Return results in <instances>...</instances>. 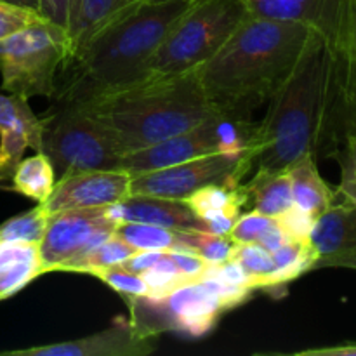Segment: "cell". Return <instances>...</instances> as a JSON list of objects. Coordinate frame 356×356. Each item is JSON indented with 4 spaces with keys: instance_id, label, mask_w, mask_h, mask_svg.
Segmentation results:
<instances>
[{
    "instance_id": "cell-1",
    "label": "cell",
    "mask_w": 356,
    "mask_h": 356,
    "mask_svg": "<svg viewBox=\"0 0 356 356\" xmlns=\"http://www.w3.org/2000/svg\"><path fill=\"white\" fill-rule=\"evenodd\" d=\"M195 0H136L104 23L59 73L56 104H79L148 79L163 38Z\"/></svg>"
},
{
    "instance_id": "cell-2",
    "label": "cell",
    "mask_w": 356,
    "mask_h": 356,
    "mask_svg": "<svg viewBox=\"0 0 356 356\" xmlns=\"http://www.w3.org/2000/svg\"><path fill=\"white\" fill-rule=\"evenodd\" d=\"M316 33L312 24L250 14L197 68L205 96L219 113L249 118V111L270 99L287 79Z\"/></svg>"
},
{
    "instance_id": "cell-3",
    "label": "cell",
    "mask_w": 356,
    "mask_h": 356,
    "mask_svg": "<svg viewBox=\"0 0 356 356\" xmlns=\"http://www.w3.org/2000/svg\"><path fill=\"white\" fill-rule=\"evenodd\" d=\"M334 70L336 56L318 31L271 94L266 115L257 122L254 172H284L306 153L316 156L323 149Z\"/></svg>"
},
{
    "instance_id": "cell-4",
    "label": "cell",
    "mask_w": 356,
    "mask_h": 356,
    "mask_svg": "<svg viewBox=\"0 0 356 356\" xmlns=\"http://www.w3.org/2000/svg\"><path fill=\"white\" fill-rule=\"evenodd\" d=\"M76 106L108 129L124 155L188 131L219 113L205 96L197 70L152 76Z\"/></svg>"
},
{
    "instance_id": "cell-5",
    "label": "cell",
    "mask_w": 356,
    "mask_h": 356,
    "mask_svg": "<svg viewBox=\"0 0 356 356\" xmlns=\"http://www.w3.org/2000/svg\"><path fill=\"white\" fill-rule=\"evenodd\" d=\"M249 16L243 0H195L153 56L148 79L197 70L229 40Z\"/></svg>"
},
{
    "instance_id": "cell-6",
    "label": "cell",
    "mask_w": 356,
    "mask_h": 356,
    "mask_svg": "<svg viewBox=\"0 0 356 356\" xmlns=\"http://www.w3.org/2000/svg\"><path fill=\"white\" fill-rule=\"evenodd\" d=\"M73 54L65 26L42 17L0 40L2 90L31 99L54 97L59 73Z\"/></svg>"
},
{
    "instance_id": "cell-7",
    "label": "cell",
    "mask_w": 356,
    "mask_h": 356,
    "mask_svg": "<svg viewBox=\"0 0 356 356\" xmlns=\"http://www.w3.org/2000/svg\"><path fill=\"white\" fill-rule=\"evenodd\" d=\"M42 152L58 179L82 170H122L124 156L108 129L76 104H56L44 118Z\"/></svg>"
},
{
    "instance_id": "cell-8",
    "label": "cell",
    "mask_w": 356,
    "mask_h": 356,
    "mask_svg": "<svg viewBox=\"0 0 356 356\" xmlns=\"http://www.w3.org/2000/svg\"><path fill=\"white\" fill-rule=\"evenodd\" d=\"M256 132L257 122L216 113L188 131L146 148L125 153L122 156V170L131 176H139L212 153L256 149Z\"/></svg>"
},
{
    "instance_id": "cell-9",
    "label": "cell",
    "mask_w": 356,
    "mask_h": 356,
    "mask_svg": "<svg viewBox=\"0 0 356 356\" xmlns=\"http://www.w3.org/2000/svg\"><path fill=\"white\" fill-rule=\"evenodd\" d=\"M256 169V149L212 153L177 165L132 176L131 193L184 200L200 188L216 183H243Z\"/></svg>"
},
{
    "instance_id": "cell-10",
    "label": "cell",
    "mask_w": 356,
    "mask_h": 356,
    "mask_svg": "<svg viewBox=\"0 0 356 356\" xmlns=\"http://www.w3.org/2000/svg\"><path fill=\"white\" fill-rule=\"evenodd\" d=\"M110 207V205H108ZM108 207L70 209L51 214L38 243L42 271H73L99 243L110 238L120 222Z\"/></svg>"
},
{
    "instance_id": "cell-11",
    "label": "cell",
    "mask_w": 356,
    "mask_h": 356,
    "mask_svg": "<svg viewBox=\"0 0 356 356\" xmlns=\"http://www.w3.org/2000/svg\"><path fill=\"white\" fill-rule=\"evenodd\" d=\"M155 343L156 332L138 320L118 316L101 332L65 343L0 351V356H146L156 350Z\"/></svg>"
},
{
    "instance_id": "cell-12",
    "label": "cell",
    "mask_w": 356,
    "mask_h": 356,
    "mask_svg": "<svg viewBox=\"0 0 356 356\" xmlns=\"http://www.w3.org/2000/svg\"><path fill=\"white\" fill-rule=\"evenodd\" d=\"M132 176L125 170H82L66 174L54 184L51 197L44 202L47 214L70 209L108 207L131 195Z\"/></svg>"
},
{
    "instance_id": "cell-13",
    "label": "cell",
    "mask_w": 356,
    "mask_h": 356,
    "mask_svg": "<svg viewBox=\"0 0 356 356\" xmlns=\"http://www.w3.org/2000/svg\"><path fill=\"white\" fill-rule=\"evenodd\" d=\"M159 316L165 327L191 337H202L214 329L219 316L226 312L219 299L202 282L186 284L160 301L136 299Z\"/></svg>"
},
{
    "instance_id": "cell-14",
    "label": "cell",
    "mask_w": 356,
    "mask_h": 356,
    "mask_svg": "<svg viewBox=\"0 0 356 356\" xmlns=\"http://www.w3.org/2000/svg\"><path fill=\"white\" fill-rule=\"evenodd\" d=\"M44 118L31 111L28 99L0 94V177L7 179L23 159L26 148L42 152Z\"/></svg>"
},
{
    "instance_id": "cell-15",
    "label": "cell",
    "mask_w": 356,
    "mask_h": 356,
    "mask_svg": "<svg viewBox=\"0 0 356 356\" xmlns=\"http://www.w3.org/2000/svg\"><path fill=\"white\" fill-rule=\"evenodd\" d=\"M108 209L118 222H148L174 232L207 233L204 221L188 207L184 200L131 193Z\"/></svg>"
},
{
    "instance_id": "cell-16",
    "label": "cell",
    "mask_w": 356,
    "mask_h": 356,
    "mask_svg": "<svg viewBox=\"0 0 356 356\" xmlns=\"http://www.w3.org/2000/svg\"><path fill=\"white\" fill-rule=\"evenodd\" d=\"M312 243L318 252L315 268L332 266L356 254V205L336 202L327 209L313 225Z\"/></svg>"
},
{
    "instance_id": "cell-17",
    "label": "cell",
    "mask_w": 356,
    "mask_h": 356,
    "mask_svg": "<svg viewBox=\"0 0 356 356\" xmlns=\"http://www.w3.org/2000/svg\"><path fill=\"white\" fill-rule=\"evenodd\" d=\"M346 136L356 138V63L336 56L332 101L323 145L327 155H330Z\"/></svg>"
},
{
    "instance_id": "cell-18",
    "label": "cell",
    "mask_w": 356,
    "mask_h": 356,
    "mask_svg": "<svg viewBox=\"0 0 356 356\" xmlns=\"http://www.w3.org/2000/svg\"><path fill=\"white\" fill-rule=\"evenodd\" d=\"M287 172L291 176L294 205L302 212L318 219L336 204V191L320 176L313 153L301 156L289 167Z\"/></svg>"
},
{
    "instance_id": "cell-19",
    "label": "cell",
    "mask_w": 356,
    "mask_h": 356,
    "mask_svg": "<svg viewBox=\"0 0 356 356\" xmlns=\"http://www.w3.org/2000/svg\"><path fill=\"white\" fill-rule=\"evenodd\" d=\"M316 30L334 54L356 63V0H323Z\"/></svg>"
},
{
    "instance_id": "cell-20",
    "label": "cell",
    "mask_w": 356,
    "mask_h": 356,
    "mask_svg": "<svg viewBox=\"0 0 356 356\" xmlns=\"http://www.w3.org/2000/svg\"><path fill=\"white\" fill-rule=\"evenodd\" d=\"M44 275L37 243L0 240V301L19 292Z\"/></svg>"
},
{
    "instance_id": "cell-21",
    "label": "cell",
    "mask_w": 356,
    "mask_h": 356,
    "mask_svg": "<svg viewBox=\"0 0 356 356\" xmlns=\"http://www.w3.org/2000/svg\"><path fill=\"white\" fill-rule=\"evenodd\" d=\"M243 183L209 184L184 198V202L204 221V225L205 221L219 218L238 219L242 207L249 204V195Z\"/></svg>"
},
{
    "instance_id": "cell-22",
    "label": "cell",
    "mask_w": 356,
    "mask_h": 356,
    "mask_svg": "<svg viewBox=\"0 0 356 356\" xmlns=\"http://www.w3.org/2000/svg\"><path fill=\"white\" fill-rule=\"evenodd\" d=\"M136 0H70L68 31L73 54L120 10ZM72 54V56H73Z\"/></svg>"
},
{
    "instance_id": "cell-23",
    "label": "cell",
    "mask_w": 356,
    "mask_h": 356,
    "mask_svg": "<svg viewBox=\"0 0 356 356\" xmlns=\"http://www.w3.org/2000/svg\"><path fill=\"white\" fill-rule=\"evenodd\" d=\"M249 204L254 211L268 216V218H280L282 214L294 207L292 197V183L287 170L275 174L252 172V177L243 183Z\"/></svg>"
},
{
    "instance_id": "cell-24",
    "label": "cell",
    "mask_w": 356,
    "mask_h": 356,
    "mask_svg": "<svg viewBox=\"0 0 356 356\" xmlns=\"http://www.w3.org/2000/svg\"><path fill=\"white\" fill-rule=\"evenodd\" d=\"M115 233L136 250L193 252V233L191 232H174V229L148 225V222H120Z\"/></svg>"
},
{
    "instance_id": "cell-25",
    "label": "cell",
    "mask_w": 356,
    "mask_h": 356,
    "mask_svg": "<svg viewBox=\"0 0 356 356\" xmlns=\"http://www.w3.org/2000/svg\"><path fill=\"white\" fill-rule=\"evenodd\" d=\"M13 191L44 204L51 197L58 181L51 160L44 152H37L28 159H21L13 172Z\"/></svg>"
},
{
    "instance_id": "cell-26",
    "label": "cell",
    "mask_w": 356,
    "mask_h": 356,
    "mask_svg": "<svg viewBox=\"0 0 356 356\" xmlns=\"http://www.w3.org/2000/svg\"><path fill=\"white\" fill-rule=\"evenodd\" d=\"M275 263L273 280L271 289L284 287L291 284L292 280L299 278L301 275L315 270L318 252L313 247L312 240L308 242H299V240H287L280 249L271 252Z\"/></svg>"
},
{
    "instance_id": "cell-27",
    "label": "cell",
    "mask_w": 356,
    "mask_h": 356,
    "mask_svg": "<svg viewBox=\"0 0 356 356\" xmlns=\"http://www.w3.org/2000/svg\"><path fill=\"white\" fill-rule=\"evenodd\" d=\"M252 16L299 21L316 28L323 0H243Z\"/></svg>"
},
{
    "instance_id": "cell-28",
    "label": "cell",
    "mask_w": 356,
    "mask_h": 356,
    "mask_svg": "<svg viewBox=\"0 0 356 356\" xmlns=\"http://www.w3.org/2000/svg\"><path fill=\"white\" fill-rule=\"evenodd\" d=\"M49 214L44 205L38 204L37 207L7 219L0 225V240L6 242H24V243H40L45 233Z\"/></svg>"
},
{
    "instance_id": "cell-29",
    "label": "cell",
    "mask_w": 356,
    "mask_h": 356,
    "mask_svg": "<svg viewBox=\"0 0 356 356\" xmlns=\"http://www.w3.org/2000/svg\"><path fill=\"white\" fill-rule=\"evenodd\" d=\"M233 261L243 268L256 289H271V280L275 273V263L271 252L261 249L256 243H236Z\"/></svg>"
},
{
    "instance_id": "cell-30",
    "label": "cell",
    "mask_w": 356,
    "mask_h": 356,
    "mask_svg": "<svg viewBox=\"0 0 356 356\" xmlns=\"http://www.w3.org/2000/svg\"><path fill=\"white\" fill-rule=\"evenodd\" d=\"M134 252V247L129 245L124 238H120L117 233H113L110 238H106L103 243H99L96 249L90 250V252L73 268L72 273L92 275L94 271L103 270V268L117 266V264H120L122 261H125Z\"/></svg>"
},
{
    "instance_id": "cell-31",
    "label": "cell",
    "mask_w": 356,
    "mask_h": 356,
    "mask_svg": "<svg viewBox=\"0 0 356 356\" xmlns=\"http://www.w3.org/2000/svg\"><path fill=\"white\" fill-rule=\"evenodd\" d=\"M141 277L143 280H145L146 287H148V296H146V299H149V301H160V299L172 294L176 289L188 284V282L184 280L183 275L179 273V270H177L172 257L169 256V252L163 254L162 259H160L159 263L153 264V266L149 268L148 271H145Z\"/></svg>"
},
{
    "instance_id": "cell-32",
    "label": "cell",
    "mask_w": 356,
    "mask_h": 356,
    "mask_svg": "<svg viewBox=\"0 0 356 356\" xmlns=\"http://www.w3.org/2000/svg\"><path fill=\"white\" fill-rule=\"evenodd\" d=\"M329 156L337 160L341 167V183L336 188V200L341 204L356 205V138L346 136Z\"/></svg>"
},
{
    "instance_id": "cell-33",
    "label": "cell",
    "mask_w": 356,
    "mask_h": 356,
    "mask_svg": "<svg viewBox=\"0 0 356 356\" xmlns=\"http://www.w3.org/2000/svg\"><path fill=\"white\" fill-rule=\"evenodd\" d=\"M92 277H97L99 280H103L104 284L110 285L113 291H117L118 294L124 296L127 301H131V299H141L148 296V287H146L141 275H134L131 273V271H125L118 266H110L94 271Z\"/></svg>"
},
{
    "instance_id": "cell-34",
    "label": "cell",
    "mask_w": 356,
    "mask_h": 356,
    "mask_svg": "<svg viewBox=\"0 0 356 356\" xmlns=\"http://www.w3.org/2000/svg\"><path fill=\"white\" fill-rule=\"evenodd\" d=\"M236 242L228 235L212 233H193V252L204 257L209 264H222L232 261Z\"/></svg>"
},
{
    "instance_id": "cell-35",
    "label": "cell",
    "mask_w": 356,
    "mask_h": 356,
    "mask_svg": "<svg viewBox=\"0 0 356 356\" xmlns=\"http://www.w3.org/2000/svg\"><path fill=\"white\" fill-rule=\"evenodd\" d=\"M200 282L219 299V302H221L226 312L247 301V298L252 292L249 289L232 284V282L225 280V278L218 277L214 273H205V277Z\"/></svg>"
},
{
    "instance_id": "cell-36",
    "label": "cell",
    "mask_w": 356,
    "mask_h": 356,
    "mask_svg": "<svg viewBox=\"0 0 356 356\" xmlns=\"http://www.w3.org/2000/svg\"><path fill=\"white\" fill-rule=\"evenodd\" d=\"M275 221V218H268V216L261 214L257 211H249L245 214H240L236 219L235 226L229 232V238L236 243H256L261 233Z\"/></svg>"
},
{
    "instance_id": "cell-37",
    "label": "cell",
    "mask_w": 356,
    "mask_h": 356,
    "mask_svg": "<svg viewBox=\"0 0 356 356\" xmlns=\"http://www.w3.org/2000/svg\"><path fill=\"white\" fill-rule=\"evenodd\" d=\"M40 19L42 16L37 10L0 2V40L13 35L14 31L21 30L24 26H30V24L37 23Z\"/></svg>"
},
{
    "instance_id": "cell-38",
    "label": "cell",
    "mask_w": 356,
    "mask_h": 356,
    "mask_svg": "<svg viewBox=\"0 0 356 356\" xmlns=\"http://www.w3.org/2000/svg\"><path fill=\"white\" fill-rule=\"evenodd\" d=\"M277 221L280 222L282 229H284L289 238L299 240V242H308V240H312V229L316 219L294 205L285 214L277 218Z\"/></svg>"
},
{
    "instance_id": "cell-39",
    "label": "cell",
    "mask_w": 356,
    "mask_h": 356,
    "mask_svg": "<svg viewBox=\"0 0 356 356\" xmlns=\"http://www.w3.org/2000/svg\"><path fill=\"white\" fill-rule=\"evenodd\" d=\"M169 256L172 257V261L176 263L177 270L183 275L184 280L188 284H195V282H200L205 277V271H207L209 263L202 256H198L197 252H186V250H172L169 252Z\"/></svg>"
},
{
    "instance_id": "cell-40",
    "label": "cell",
    "mask_w": 356,
    "mask_h": 356,
    "mask_svg": "<svg viewBox=\"0 0 356 356\" xmlns=\"http://www.w3.org/2000/svg\"><path fill=\"white\" fill-rule=\"evenodd\" d=\"M163 254L165 252H162V250H136L132 256H129L127 259L122 261L117 266L125 271H131V273L134 275H143L145 271H148L153 264L159 263V261L162 259Z\"/></svg>"
},
{
    "instance_id": "cell-41",
    "label": "cell",
    "mask_w": 356,
    "mask_h": 356,
    "mask_svg": "<svg viewBox=\"0 0 356 356\" xmlns=\"http://www.w3.org/2000/svg\"><path fill=\"white\" fill-rule=\"evenodd\" d=\"M68 7L70 0H40L38 13L45 19L66 28V23H68Z\"/></svg>"
},
{
    "instance_id": "cell-42",
    "label": "cell",
    "mask_w": 356,
    "mask_h": 356,
    "mask_svg": "<svg viewBox=\"0 0 356 356\" xmlns=\"http://www.w3.org/2000/svg\"><path fill=\"white\" fill-rule=\"evenodd\" d=\"M287 240H291V238L285 235V232L282 229L280 222L275 219V221L271 222V225L268 226L263 233H261L259 238L256 240V245H259L261 249L268 250V252H275V250L280 249V247L284 245Z\"/></svg>"
},
{
    "instance_id": "cell-43",
    "label": "cell",
    "mask_w": 356,
    "mask_h": 356,
    "mask_svg": "<svg viewBox=\"0 0 356 356\" xmlns=\"http://www.w3.org/2000/svg\"><path fill=\"white\" fill-rule=\"evenodd\" d=\"M298 356H356V343H346L341 346L330 348H313L294 353Z\"/></svg>"
},
{
    "instance_id": "cell-44",
    "label": "cell",
    "mask_w": 356,
    "mask_h": 356,
    "mask_svg": "<svg viewBox=\"0 0 356 356\" xmlns=\"http://www.w3.org/2000/svg\"><path fill=\"white\" fill-rule=\"evenodd\" d=\"M0 2H7L13 3V6H19V7H26V9H33L37 10L40 9V0H0Z\"/></svg>"
},
{
    "instance_id": "cell-45",
    "label": "cell",
    "mask_w": 356,
    "mask_h": 356,
    "mask_svg": "<svg viewBox=\"0 0 356 356\" xmlns=\"http://www.w3.org/2000/svg\"><path fill=\"white\" fill-rule=\"evenodd\" d=\"M332 266H339V268H351V270H356V254L353 256H346V257H341L337 259Z\"/></svg>"
},
{
    "instance_id": "cell-46",
    "label": "cell",
    "mask_w": 356,
    "mask_h": 356,
    "mask_svg": "<svg viewBox=\"0 0 356 356\" xmlns=\"http://www.w3.org/2000/svg\"><path fill=\"white\" fill-rule=\"evenodd\" d=\"M0 181H3V179H2V177H0Z\"/></svg>"
}]
</instances>
